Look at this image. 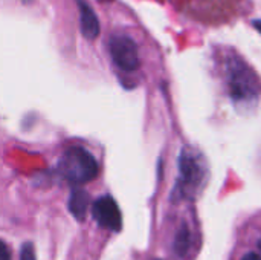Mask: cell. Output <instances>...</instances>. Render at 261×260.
<instances>
[{
    "mask_svg": "<svg viewBox=\"0 0 261 260\" xmlns=\"http://www.w3.org/2000/svg\"><path fill=\"white\" fill-rule=\"evenodd\" d=\"M0 260H11V253L3 241H0Z\"/></svg>",
    "mask_w": 261,
    "mask_h": 260,
    "instance_id": "10",
    "label": "cell"
},
{
    "mask_svg": "<svg viewBox=\"0 0 261 260\" xmlns=\"http://www.w3.org/2000/svg\"><path fill=\"white\" fill-rule=\"evenodd\" d=\"M258 247H260V250H261V238H260V241H258Z\"/></svg>",
    "mask_w": 261,
    "mask_h": 260,
    "instance_id": "13",
    "label": "cell"
},
{
    "mask_svg": "<svg viewBox=\"0 0 261 260\" xmlns=\"http://www.w3.org/2000/svg\"><path fill=\"white\" fill-rule=\"evenodd\" d=\"M242 260H261V257L258 254H255V253H248V254L243 256Z\"/></svg>",
    "mask_w": 261,
    "mask_h": 260,
    "instance_id": "11",
    "label": "cell"
},
{
    "mask_svg": "<svg viewBox=\"0 0 261 260\" xmlns=\"http://www.w3.org/2000/svg\"><path fill=\"white\" fill-rule=\"evenodd\" d=\"M20 260H35V253L32 244H23L21 251H20Z\"/></svg>",
    "mask_w": 261,
    "mask_h": 260,
    "instance_id": "9",
    "label": "cell"
},
{
    "mask_svg": "<svg viewBox=\"0 0 261 260\" xmlns=\"http://www.w3.org/2000/svg\"><path fill=\"white\" fill-rule=\"evenodd\" d=\"M89 205H90V199H89V193L83 188H73L72 193H70V198H69V202H67V207H69V211L70 215L83 222L87 216V211H89Z\"/></svg>",
    "mask_w": 261,
    "mask_h": 260,
    "instance_id": "7",
    "label": "cell"
},
{
    "mask_svg": "<svg viewBox=\"0 0 261 260\" xmlns=\"http://www.w3.org/2000/svg\"><path fill=\"white\" fill-rule=\"evenodd\" d=\"M257 28H258V29L261 31V23H257Z\"/></svg>",
    "mask_w": 261,
    "mask_h": 260,
    "instance_id": "12",
    "label": "cell"
},
{
    "mask_svg": "<svg viewBox=\"0 0 261 260\" xmlns=\"http://www.w3.org/2000/svg\"><path fill=\"white\" fill-rule=\"evenodd\" d=\"M92 216L96 221V224L102 228H107L110 231H121L122 230V215L116 204V201L110 196H101L92 204Z\"/></svg>",
    "mask_w": 261,
    "mask_h": 260,
    "instance_id": "5",
    "label": "cell"
},
{
    "mask_svg": "<svg viewBox=\"0 0 261 260\" xmlns=\"http://www.w3.org/2000/svg\"><path fill=\"white\" fill-rule=\"evenodd\" d=\"M191 247V233L187 225H182L174 238V251L179 257H185Z\"/></svg>",
    "mask_w": 261,
    "mask_h": 260,
    "instance_id": "8",
    "label": "cell"
},
{
    "mask_svg": "<svg viewBox=\"0 0 261 260\" xmlns=\"http://www.w3.org/2000/svg\"><path fill=\"white\" fill-rule=\"evenodd\" d=\"M109 51L113 63L125 72H133L139 67V51L135 40L125 34H115L110 38Z\"/></svg>",
    "mask_w": 261,
    "mask_h": 260,
    "instance_id": "3",
    "label": "cell"
},
{
    "mask_svg": "<svg viewBox=\"0 0 261 260\" xmlns=\"http://www.w3.org/2000/svg\"><path fill=\"white\" fill-rule=\"evenodd\" d=\"M179 173L180 178L177 181V187L184 193H191L202 184V178L205 175L203 164L200 159L188 150H184L179 156Z\"/></svg>",
    "mask_w": 261,
    "mask_h": 260,
    "instance_id": "4",
    "label": "cell"
},
{
    "mask_svg": "<svg viewBox=\"0 0 261 260\" xmlns=\"http://www.w3.org/2000/svg\"><path fill=\"white\" fill-rule=\"evenodd\" d=\"M80 8V26L86 38L95 40L99 35V20L86 0H76Z\"/></svg>",
    "mask_w": 261,
    "mask_h": 260,
    "instance_id": "6",
    "label": "cell"
},
{
    "mask_svg": "<svg viewBox=\"0 0 261 260\" xmlns=\"http://www.w3.org/2000/svg\"><path fill=\"white\" fill-rule=\"evenodd\" d=\"M226 69V83L229 95L237 103H246L255 101L260 92V84L252 72V69L237 57H231L225 63Z\"/></svg>",
    "mask_w": 261,
    "mask_h": 260,
    "instance_id": "1",
    "label": "cell"
},
{
    "mask_svg": "<svg viewBox=\"0 0 261 260\" xmlns=\"http://www.w3.org/2000/svg\"><path fill=\"white\" fill-rule=\"evenodd\" d=\"M156 260H159V259H156Z\"/></svg>",
    "mask_w": 261,
    "mask_h": 260,
    "instance_id": "14",
    "label": "cell"
},
{
    "mask_svg": "<svg viewBox=\"0 0 261 260\" xmlns=\"http://www.w3.org/2000/svg\"><path fill=\"white\" fill-rule=\"evenodd\" d=\"M58 169L61 176L73 185H81L93 181L99 172L96 158L83 147L67 149L60 159Z\"/></svg>",
    "mask_w": 261,
    "mask_h": 260,
    "instance_id": "2",
    "label": "cell"
}]
</instances>
